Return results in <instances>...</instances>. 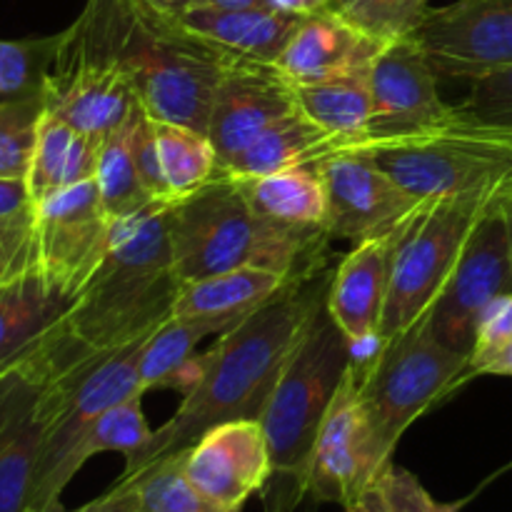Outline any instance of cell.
I'll return each instance as SVG.
<instances>
[{
	"mask_svg": "<svg viewBox=\"0 0 512 512\" xmlns=\"http://www.w3.org/2000/svg\"><path fill=\"white\" fill-rule=\"evenodd\" d=\"M360 150L418 200L512 188V140L465 120L460 110L453 123Z\"/></svg>",
	"mask_w": 512,
	"mask_h": 512,
	"instance_id": "obj_9",
	"label": "cell"
},
{
	"mask_svg": "<svg viewBox=\"0 0 512 512\" xmlns=\"http://www.w3.org/2000/svg\"><path fill=\"white\" fill-rule=\"evenodd\" d=\"M333 273L295 278L273 300L218 335L208 353V368L200 383L183 395V403L168 423L153 430L148 443L125 460L120 478L168 455L183 453L210 428L230 420H260L285 363L303 338L313 315L325 305Z\"/></svg>",
	"mask_w": 512,
	"mask_h": 512,
	"instance_id": "obj_1",
	"label": "cell"
},
{
	"mask_svg": "<svg viewBox=\"0 0 512 512\" xmlns=\"http://www.w3.org/2000/svg\"><path fill=\"white\" fill-rule=\"evenodd\" d=\"M135 100L153 120L208 135L228 50L200 38L148 0H88Z\"/></svg>",
	"mask_w": 512,
	"mask_h": 512,
	"instance_id": "obj_4",
	"label": "cell"
},
{
	"mask_svg": "<svg viewBox=\"0 0 512 512\" xmlns=\"http://www.w3.org/2000/svg\"><path fill=\"white\" fill-rule=\"evenodd\" d=\"M135 485V512H223L198 493L185 473V450L155 460L130 478H118Z\"/></svg>",
	"mask_w": 512,
	"mask_h": 512,
	"instance_id": "obj_32",
	"label": "cell"
},
{
	"mask_svg": "<svg viewBox=\"0 0 512 512\" xmlns=\"http://www.w3.org/2000/svg\"><path fill=\"white\" fill-rule=\"evenodd\" d=\"M380 48L383 43L365 35L328 5L303 15L280 53L278 65L293 83H318L368 70Z\"/></svg>",
	"mask_w": 512,
	"mask_h": 512,
	"instance_id": "obj_21",
	"label": "cell"
},
{
	"mask_svg": "<svg viewBox=\"0 0 512 512\" xmlns=\"http://www.w3.org/2000/svg\"><path fill=\"white\" fill-rule=\"evenodd\" d=\"M58 48L60 33L45 38L0 40V95L3 98L45 95V83Z\"/></svg>",
	"mask_w": 512,
	"mask_h": 512,
	"instance_id": "obj_34",
	"label": "cell"
},
{
	"mask_svg": "<svg viewBox=\"0 0 512 512\" xmlns=\"http://www.w3.org/2000/svg\"><path fill=\"white\" fill-rule=\"evenodd\" d=\"M150 338V335H148ZM148 338L123 345L113 353L90 355L70 368H60L48 383V430L35 473L28 512L63 510L60 495L78 475L75 453L85 433L108 408L140 390L138 363Z\"/></svg>",
	"mask_w": 512,
	"mask_h": 512,
	"instance_id": "obj_7",
	"label": "cell"
},
{
	"mask_svg": "<svg viewBox=\"0 0 512 512\" xmlns=\"http://www.w3.org/2000/svg\"><path fill=\"white\" fill-rule=\"evenodd\" d=\"M135 93L110 53L108 38L85 5L68 30L45 83V110L103 140L130 118Z\"/></svg>",
	"mask_w": 512,
	"mask_h": 512,
	"instance_id": "obj_10",
	"label": "cell"
},
{
	"mask_svg": "<svg viewBox=\"0 0 512 512\" xmlns=\"http://www.w3.org/2000/svg\"><path fill=\"white\" fill-rule=\"evenodd\" d=\"M503 215H505V225H508V238L512 248V188L503 195Z\"/></svg>",
	"mask_w": 512,
	"mask_h": 512,
	"instance_id": "obj_49",
	"label": "cell"
},
{
	"mask_svg": "<svg viewBox=\"0 0 512 512\" xmlns=\"http://www.w3.org/2000/svg\"><path fill=\"white\" fill-rule=\"evenodd\" d=\"M208 335H220L215 325L205 320L170 318L145 340L138 363L140 390L170 388L178 370L195 355V348Z\"/></svg>",
	"mask_w": 512,
	"mask_h": 512,
	"instance_id": "obj_31",
	"label": "cell"
},
{
	"mask_svg": "<svg viewBox=\"0 0 512 512\" xmlns=\"http://www.w3.org/2000/svg\"><path fill=\"white\" fill-rule=\"evenodd\" d=\"M33 230L35 270L75 300L103 263L113 233L95 178L35 200Z\"/></svg>",
	"mask_w": 512,
	"mask_h": 512,
	"instance_id": "obj_13",
	"label": "cell"
},
{
	"mask_svg": "<svg viewBox=\"0 0 512 512\" xmlns=\"http://www.w3.org/2000/svg\"><path fill=\"white\" fill-rule=\"evenodd\" d=\"M373 115L358 148L393 143L458 118L438 93V73L413 35L390 40L370 65Z\"/></svg>",
	"mask_w": 512,
	"mask_h": 512,
	"instance_id": "obj_14",
	"label": "cell"
},
{
	"mask_svg": "<svg viewBox=\"0 0 512 512\" xmlns=\"http://www.w3.org/2000/svg\"><path fill=\"white\" fill-rule=\"evenodd\" d=\"M100 143L103 140L73 128L58 115L45 110L38 125L30 170L25 175L33 203L70 185L93 180L98 170Z\"/></svg>",
	"mask_w": 512,
	"mask_h": 512,
	"instance_id": "obj_25",
	"label": "cell"
},
{
	"mask_svg": "<svg viewBox=\"0 0 512 512\" xmlns=\"http://www.w3.org/2000/svg\"><path fill=\"white\" fill-rule=\"evenodd\" d=\"M353 368L370 448L385 470L405 430L463 383L468 355L445 348L420 320L395 338L378 340L373 355L353 358Z\"/></svg>",
	"mask_w": 512,
	"mask_h": 512,
	"instance_id": "obj_6",
	"label": "cell"
},
{
	"mask_svg": "<svg viewBox=\"0 0 512 512\" xmlns=\"http://www.w3.org/2000/svg\"><path fill=\"white\" fill-rule=\"evenodd\" d=\"M293 113H298L295 83L278 63L228 53L208 120V138L220 165L225 168L240 150Z\"/></svg>",
	"mask_w": 512,
	"mask_h": 512,
	"instance_id": "obj_17",
	"label": "cell"
},
{
	"mask_svg": "<svg viewBox=\"0 0 512 512\" xmlns=\"http://www.w3.org/2000/svg\"><path fill=\"white\" fill-rule=\"evenodd\" d=\"M33 210V195L28 183L15 178H0V220L18 218Z\"/></svg>",
	"mask_w": 512,
	"mask_h": 512,
	"instance_id": "obj_43",
	"label": "cell"
},
{
	"mask_svg": "<svg viewBox=\"0 0 512 512\" xmlns=\"http://www.w3.org/2000/svg\"><path fill=\"white\" fill-rule=\"evenodd\" d=\"M288 283V278L263 268L225 270V273L188 280L180 285L173 318L205 320L225 333L250 313L263 308Z\"/></svg>",
	"mask_w": 512,
	"mask_h": 512,
	"instance_id": "obj_23",
	"label": "cell"
},
{
	"mask_svg": "<svg viewBox=\"0 0 512 512\" xmlns=\"http://www.w3.org/2000/svg\"><path fill=\"white\" fill-rule=\"evenodd\" d=\"M130 153H133L135 170H138L140 183L145 185L153 200L170 203V190L165 183L163 168H160L158 145H155V125L153 118L140 108V103L133 110V125H130Z\"/></svg>",
	"mask_w": 512,
	"mask_h": 512,
	"instance_id": "obj_40",
	"label": "cell"
},
{
	"mask_svg": "<svg viewBox=\"0 0 512 512\" xmlns=\"http://www.w3.org/2000/svg\"><path fill=\"white\" fill-rule=\"evenodd\" d=\"M70 305L73 298L35 268L0 285V370L33 350Z\"/></svg>",
	"mask_w": 512,
	"mask_h": 512,
	"instance_id": "obj_24",
	"label": "cell"
},
{
	"mask_svg": "<svg viewBox=\"0 0 512 512\" xmlns=\"http://www.w3.org/2000/svg\"><path fill=\"white\" fill-rule=\"evenodd\" d=\"M298 110L325 133L358 148L373 115L370 68L318 83H295Z\"/></svg>",
	"mask_w": 512,
	"mask_h": 512,
	"instance_id": "obj_28",
	"label": "cell"
},
{
	"mask_svg": "<svg viewBox=\"0 0 512 512\" xmlns=\"http://www.w3.org/2000/svg\"><path fill=\"white\" fill-rule=\"evenodd\" d=\"M413 38L450 80H478L512 65V0H458L428 8Z\"/></svg>",
	"mask_w": 512,
	"mask_h": 512,
	"instance_id": "obj_15",
	"label": "cell"
},
{
	"mask_svg": "<svg viewBox=\"0 0 512 512\" xmlns=\"http://www.w3.org/2000/svg\"><path fill=\"white\" fill-rule=\"evenodd\" d=\"M330 8L385 45L413 35L430 5L428 0H330Z\"/></svg>",
	"mask_w": 512,
	"mask_h": 512,
	"instance_id": "obj_36",
	"label": "cell"
},
{
	"mask_svg": "<svg viewBox=\"0 0 512 512\" xmlns=\"http://www.w3.org/2000/svg\"><path fill=\"white\" fill-rule=\"evenodd\" d=\"M348 148L350 145L343 138L325 133L298 110L265 130L248 148L240 150L223 170L235 178H253V175L275 173V170L295 168V165H315L325 155Z\"/></svg>",
	"mask_w": 512,
	"mask_h": 512,
	"instance_id": "obj_26",
	"label": "cell"
},
{
	"mask_svg": "<svg viewBox=\"0 0 512 512\" xmlns=\"http://www.w3.org/2000/svg\"><path fill=\"white\" fill-rule=\"evenodd\" d=\"M328 195L325 235L350 243L393 235L423 200L400 188L365 150L348 148L315 163Z\"/></svg>",
	"mask_w": 512,
	"mask_h": 512,
	"instance_id": "obj_16",
	"label": "cell"
},
{
	"mask_svg": "<svg viewBox=\"0 0 512 512\" xmlns=\"http://www.w3.org/2000/svg\"><path fill=\"white\" fill-rule=\"evenodd\" d=\"M180 285L168 203L115 220L103 263L53 330L65 360L75 365L153 335L173 318Z\"/></svg>",
	"mask_w": 512,
	"mask_h": 512,
	"instance_id": "obj_2",
	"label": "cell"
},
{
	"mask_svg": "<svg viewBox=\"0 0 512 512\" xmlns=\"http://www.w3.org/2000/svg\"><path fill=\"white\" fill-rule=\"evenodd\" d=\"M483 375H503V378H512V345L508 350H503L493 363L485 365Z\"/></svg>",
	"mask_w": 512,
	"mask_h": 512,
	"instance_id": "obj_45",
	"label": "cell"
},
{
	"mask_svg": "<svg viewBox=\"0 0 512 512\" xmlns=\"http://www.w3.org/2000/svg\"><path fill=\"white\" fill-rule=\"evenodd\" d=\"M345 512H385L383 505H380L378 495L373 493V490H368V493L363 495L360 500H355V503H350Z\"/></svg>",
	"mask_w": 512,
	"mask_h": 512,
	"instance_id": "obj_46",
	"label": "cell"
},
{
	"mask_svg": "<svg viewBox=\"0 0 512 512\" xmlns=\"http://www.w3.org/2000/svg\"><path fill=\"white\" fill-rule=\"evenodd\" d=\"M138 508V495H135L133 483H123V480H115L113 488L108 493H103L100 498L90 500V503L80 505L78 510L70 512H135ZM68 512V510H58Z\"/></svg>",
	"mask_w": 512,
	"mask_h": 512,
	"instance_id": "obj_42",
	"label": "cell"
},
{
	"mask_svg": "<svg viewBox=\"0 0 512 512\" xmlns=\"http://www.w3.org/2000/svg\"><path fill=\"white\" fill-rule=\"evenodd\" d=\"M195 5H218V8H255V5H270L268 0H198Z\"/></svg>",
	"mask_w": 512,
	"mask_h": 512,
	"instance_id": "obj_47",
	"label": "cell"
},
{
	"mask_svg": "<svg viewBox=\"0 0 512 512\" xmlns=\"http://www.w3.org/2000/svg\"><path fill=\"white\" fill-rule=\"evenodd\" d=\"M153 430L143 413V395H130L118 405L105 410L93 428L85 433L83 443L75 453V468H83L93 455L100 453H123L125 460L133 458L140 448L150 440Z\"/></svg>",
	"mask_w": 512,
	"mask_h": 512,
	"instance_id": "obj_33",
	"label": "cell"
},
{
	"mask_svg": "<svg viewBox=\"0 0 512 512\" xmlns=\"http://www.w3.org/2000/svg\"><path fill=\"white\" fill-rule=\"evenodd\" d=\"M130 125H133V113H130V118L120 128H115L108 138H103L98 155V170H95L100 203H103L105 213H108L113 223L140 213L148 205L160 203V200H153V195L145 190V185L138 178L133 153H130Z\"/></svg>",
	"mask_w": 512,
	"mask_h": 512,
	"instance_id": "obj_30",
	"label": "cell"
},
{
	"mask_svg": "<svg viewBox=\"0 0 512 512\" xmlns=\"http://www.w3.org/2000/svg\"><path fill=\"white\" fill-rule=\"evenodd\" d=\"M512 345V293L495 300L480 318L478 330H475V343L470 350L468 370L465 380L483 375L485 365L493 363L503 350Z\"/></svg>",
	"mask_w": 512,
	"mask_h": 512,
	"instance_id": "obj_39",
	"label": "cell"
},
{
	"mask_svg": "<svg viewBox=\"0 0 512 512\" xmlns=\"http://www.w3.org/2000/svg\"><path fill=\"white\" fill-rule=\"evenodd\" d=\"M385 512H460L463 503H440L425 490L418 475L390 463L373 485Z\"/></svg>",
	"mask_w": 512,
	"mask_h": 512,
	"instance_id": "obj_38",
	"label": "cell"
},
{
	"mask_svg": "<svg viewBox=\"0 0 512 512\" xmlns=\"http://www.w3.org/2000/svg\"><path fill=\"white\" fill-rule=\"evenodd\" d=\"M60 368L50 330L0 370V512H28L48 430V383Z\"/></svg>",
	"mask_w": 512,
	"mask_h": 512,
	"instance_id": "obj_11",
	"label": "cell"
},
{
	"mask_svg": "<svg viewBox=\"0 0 512 512\" xmlns=\"http://www.w3.org/2000/svg\"><path fill=\"white\" fill-rule=\"evenodd\" d=\"M250 205L265 220L298 230H323L328 215L323 175L315 165L275 170V173L238 178Z\"/></svg>",
	"mask_w": 512,
	"mask_h": 512,
	"instance_id": "obj_27",
	"label": "cell"
},
{
	"mask_svg": "<svg viewBox=\"0 0 512 512\" xmlns=\"http://www.w3.org/2000/svg\"><path fill=\"white\" fill-rule=\"evenodd\" d=\"M510 293L512 248L500 198L470 233L458 263L435 295L423 323L445 348L468 355L470 360L480 318L495 300Z\"/></svg>",
	"mask_w": 512,
	"mask_h": 512,
	"instance_id": "obj_12",
	"label": "cell"
},
{
	"mask_svg": "<svg viewBox=\"0 0 512 512\" xmlns=\"http://www.w3.org/2000/svg\"><path fill=\"white\" fill-rule=\"evenodd\" d=\"M353 348L323 308L313 315L303 338L280 373L260 415L270 453L265 512H295L308 498V468L325 413L345 378Z\"/></svg>",
	"mask_w": 512,
	"mask_h": 512,
	"instance_id": "obj_5",
	"label": "cell"
},
{
	"mask_svg": "<svg viewBox=\"0 0 512 512\" xmlns=\"http://www.w3.org/2000/svg\"><path fill=\"white\" fill-rule=\"evenodd\" d=\"M185 473L208 503L240 512L270 478V453L260 420L215 425L185 450Z\"/></svg>",
	"mask_w": 512,
	"mask_h": 512,
	"instance_id": "obj_19",
	"label": "cell"
},
{
	"mask_svg": "<svg viewBox=\"0 0 512 512\" xmlns=\"http://www.w3.org/2000/svg\"><path fill=\"white\" fill-rule=\"evenodd\" d=\"M383 470L375 463L370 448L368 425L358 400V375L350 358L345 378L325 413L315 438L308 468V498L313 503H350L373 490Z\"/></svg>",
	"mask_w": 512,
	"mask_h": 512,
	"instance_id": "obj_18",
	"label": "cell"
},
{
	"mask_svg": "<svg viewBox=\"0 0 512 512\" xmlns=\"http://www.w3.org/2000/svg\"><path fill=\"white\" fill-rule=\"evenodd\" d=\"M43 113L45 95L0 100V178L25 180Z\"/></svg>",
	"mask_w": 512,
	"mask_h": 512,
	"instance_id": "obj_35",
	"label": "cell"
},
{
	"mask_svg": "<svg viewBox=\"0 0 512 512\" xmlns=\"http://www.w3.org/2000/svg\"><path fill=\"white\" fill-rule=\"evenodd\" d=\"M393 235L363 240L333 270L325 295V310L348 338L350 348L378 340L390 278Z\"/></svg>",
	"mask_w": 512,
	"mask_h": 512,
	"instance_id": "obj_20",
	"label": "cell"
},
{
	"mask_svg": "<svg viewBox=\"0 0 512 512\" xmlns=\"http://www.w3.org/2000/svg\"><path fill=\"white\" fill-rule=\"evenodd\" d=\"M168 233L180 283L238 268H263L295 280L325 270L323 230H298L265 220L235 175L168 203Z\"/></svg>",
	"mask_w": 512,
	"mask_h": 512,
	"instance_id": "obj_3",
	"label": "cell"
},
{
	"mask_svg": "<svg viewBox=\"0 0 512 512\" xmlns=\"http://www.w3.org/2000/svg\"><path fill=\"white\" fill-rule=\"evenodd\" d=\"M148 3H153L155 8L165 10V13L180 15V13H183V10H188L190 5L198 3V0H148Z\"/></svg>",
	"mask_w": 512,
	"mask_h": 512,
	"instance_id": "obj_48",
	"label": "cell"
},
{
	"mask_svg": "<svg viewBox=\"0 0 512 512\" xmlns=\"http://www.w3.org/2000/svg\"><path fill=\"white\" fill-rule=\"evenodd\" d=\"M35 268L33 210L0 220V285Z\"/></svg>",
	"mask_w": 512,
	"mask_h": 512,
	"instance_id": "obj_41",
	"label": "cell"
},
{
	"mask_svg": "<svg viewBox=\"0 0 512 512\" xmlns=\"http://www.w3.org/2000/svg\"><path fill=\"white\" fill-rule=\"evenodd\" d=\"M458 110L465 120L498 130L512 140V65L473 80Z\"/></svg>",
	"mask_w": 512,
	"mask_h": 512,
	"instance_id": "obj_37",
	"label": "cell"
},
{
	"mask_svg": "<svg viewBox=\"0 0 512 512\" xmlns=\"http://www.w3.org/2000/svg\"><path fill=\"white\" fill-rule=\"evenodd\" d=\"M153 125L160 168L173 200L203 188L223 170L218 150L205 133L163 120H153Z\"/></svg>",
	"mask_w": 512,
	"mask_h": 512,
	"instance_id": "obj_29",
	"label": "cell"
},
{
	"mask_svg": "<svg viewBox=\"0 0 512 512\" xmlns=\"http://www.w3.org/2000/svg\"><path fill=\"white\" fill-rule=\"evenodd\" d=\"M505 193L423 200L395 230L378 340L395 338L425 318L475 225Z\"/></svg>",
	"mask_w": 512,
	"mask_h": 512,
	"instance_id": "obj_8",
	"label": "cell"
},
{
	"mask_svg": "<svg viewBox=\"0 0 512 512\" xmlns=\"http://www.w3.org/2000/svg\"><path fill=\"white\" fill-rule=\"evenodd\" d=\"M273 8L285 10V13H298V15H308L315 13L320 8H328L330 0H268Z\"/></svg>",
	"mask_w": 512,
	"mask_h": 512,
	"instance_id": "obj_44",
	"label": "cell"
},
{
	"mask_svg": "<svg viewBox=\"0 0 512 512\" xmlns=\"http://www.w3.org/2000/svg\"><path fill=\"white\" fill-rule=\"evenodd\" d=\"M178 18L185 28L228 53L278 63L303 15L285 13L273 5H255V8L190 5Z\"/></svg>",
	"mask_w": 512,
	"mask_h": 512,
	"instance_id": "obj_22",
	"label": "cell"
}]
</instances>
